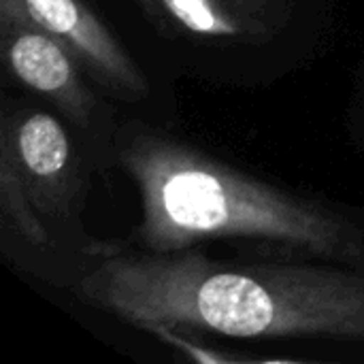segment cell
<instances>
[{
    "label": "cell",
    "mask_w": 364,
    "mask_h": 364,
    "mask_svg": "<svg viewBox=\"0 0 364 364\" xmlns=\"http://www.w3.org/2000/svg\"><path fill=\"white\" fill-rule=\"evenodd\" d=\"M0 51L4 70L21 87L43 96L70 126L94 128L100 102L83 79L85 70L21 0H0Z\"/></svg>",
    "instance_id": "277c9868"
},
{
    "label": "cell",
    "mask_w": 364,
    "mask_h": 364,
    "mask_svg": "<svg viewBox=\"0 0 364 364\" xmlns=\"http://www.w3.org/2000/svg\"><path fill=\"white\" fill-rule=\"evenodd\" d=\"M360 271H363V273H364V260H363V267H360Z\"/></svg>",
    "instance_id": "ba28073f"
},
{
    "label": "cell",
    "mask_w": 364,
    "mask_h": 364,
    "mask_svg": "<svg viewBox=\"0 0 364 364\" xmlns=\"http://www.w3.org/2000/svg\"><path fill=\"white\" fill-rule=\"evenodd\" d=\"M149 23L173 41L239 49L282 36L299 0H134Z\"/></svg>",
    "instance_id": "5b68a950"
},
{
    "label": "cell",
    "mask_w": 364,
    "mask_h": 364,
    "mask_svg": "<svg viewBox=\"0 0 364 364\" xmlns=\"http://www.w3.org/2000/svg\"><path fill=\"white\" fill-rule=\"evenodd\" d=\"M21 2L34 21L70 49L85 75L102 92L124 102H141L149 96L143 68L85 0Z\"/></svg>",
    "instance_id": "8992f818"
},
{
    "label": "cell",
    "mask_w": 364,
    "mask_h": 364,
    "mask_svg": "<svg viewBox=\"0 0 364 364\" xmlns=\"http://www.w3.org/2000/svg\"><path fill=\"white\" fill-rule=\"evenodd\" d=\"M77 301L139 326L160 322L232 339L364 343V273L341 264L215 260L94 243L70 282Z\"/></svg>",
    "instance_id": "6da1fadb"
},
{
    "label": "cell",
    "mask_w": 364,
    "mask_h": 364,
    "mask_svg": "<svg viewBox=\"0 0 364 364\" xmlns=\"http://www.w3.org/2000/svg\"><path fill=\"white\" fill-rule=\"evenodd\" d=\"M115 160L141 196V222L130 247L173 254L239 239L358 271L363 267L364 224L322 200L243 173L181 139L128 124L117 132Z\"/></svg>",
    "instance_id": "7a4b0ae2"
},
{
    "label": "cell",
    "mask_w": 364,
    "mask_h": 364,
    "mask_svg": "<svg viewBox=\"0 0 364 364\" xmlns=\"http://www.w3.org/2000/svg\"><path fill=\"white\" fill-rule=\"evenodd\" d=\"M87 173L79 149L58 115L4 102L0 117V220L17 245L49 254L81 232Z\"/></svg>",
    "instance_id": "3957f363"
},
{
    "label": "cell",
    "mask_w": 364,
    "mask_h": 364,
    "mask_svg": "<svg viewBox=\"0 0 364 364\" xmlns=\"http://www.w3.org/2000/svg\"><path fill=\"white\" fill-rule=\"evenodd\" d=\"M136 331H143L151 337H156L162 346L173 350L186 360L203 364H301L311 363L309 358H299V356H260V354H247V352H237L232 348H218L211 346L203 339V333L190 331V328H179L171 324H160V322H145L139 324Z\"/></svg>",
    "instance_id": "52a82bcc"
}]
</instances>
